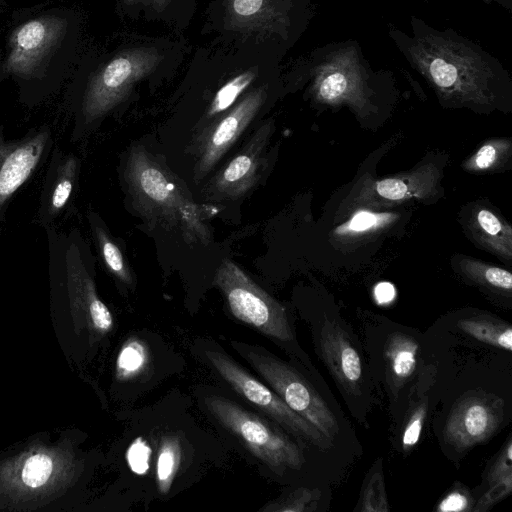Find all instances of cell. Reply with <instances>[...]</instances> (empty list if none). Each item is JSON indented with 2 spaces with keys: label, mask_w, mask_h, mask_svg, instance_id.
<instances>
[{
  "label": "cell",
  "mask_w": 512,
  "mask_h": 512,
  "mask_svg": "<svg viewBox=\"0 0 512 512\" xmlns=\"http://www.w3.org/2000/svg\"><path fill=\"white\" fill-rule=\"evenodd\" d=\"M429 410V397L418 394L410 401L402 418L397 442L402 452L411 451L419 442Z\"/></svg>",
  "instance_id": "23"
},
{
  "label": "cell",
  "mask_w": 512,
  "mask_h": 512,
  "mask_svg": "<svg viewBox=\"0 0 512 512\" xmlns=\"http://www.w3.org/2000/svg\"><path fill=\"white\" fill-rule=\"evenodd\" d=\"M159 61L156 50L136 48L114 57L100 68L72 103L71 141L87 135L126 98L137 81L156 68Z\"/></svg>",
  "instance_id": "3"
},
{
  "label": "cell",
  "mask_w": 512,
  "mask_h": 512,
  "mask_svg": "<svg viewBox=\"0 0 512 512\" xmlns=\"http://www.w3.org/2000/svg\"><path fill=\"white\" fill-rule=\"evenodd\" d=\"M512 477V439L509 435L485 473L487 486Z\"/></svg>",
  "instance_id": "30"
},
{
  "label": "cell",
  "mask_w": 512,
  "mask_h": 512,
  "mask_svg": "<svg viewBox=\"0 0 512 512\" xmlns=\"http://www.w3.org/2000/svg\"><path fill=\"white\" fill-rule=\"evenodd\" d=\"M233 13L242 20L259 19L264 12L265 0H232Z\"/></svg>",
  "instance_id": "35"
},
{
  "label": "cell",
  "mask_w": 512,
  "mask_h": 512,
  "mask_svg": "<svg viewBox=\"0 0 512 512\" xmlns=\"http://www.w3.org/2000/svg\"><path fill=\"white\" fill-rule=\"evenodd\" d=\"M202 353L211 367L238 395L269 416L286 432L320 451L333 447V443L314 425L293 411L275 391L248 373L222 349L207 344Z\"/></svg>",
  "instance_id": "7"
},
{
  "label": "cell",
  "mask_w": 512,
  "mask_h": 512,
  "mask_svg": "<svg viewBox=\"0 0 512 512\" xmlns=\"http://www.w3.org/2000/svg\"><path fill=\"white\" fill-rule=\"evenodd\" d=\"M354 511L359 512H388L390 511L382 458H378L369 469Z\"/></svg>",
  "instance_id": "24"
},
{
  "label": "cell",
  "mask_w": 512,
  "mask_h": 512,
  "mask_svg": "<svg viewBox=\"0 0 512 512\" xmlns=\"http://www.w3.org/2000/svg\"><path fill=\"white\" fill-rule=\"evenodd\" d=\"M266 99L264 87H259L237 103L207 132L194 170L195 181L205 177L230 149L263 106Z\"/></svg>",
  "instance_id": "15"
},
{
  "label": "cell",
  "mask_w": 512,
  "mask_h": 512,
  "mask_svg": "<svg viewBox=\"0 0 512 512\" xmlns=\"http://www.w3.org/2000/svg\"><path fill=\"white\" fill-rule=\"evenodd\" d=\"M144 346L136 340H129L122 347L117 358V375L128 378L138 373L146 362Z\"/></svg>",
  "instance_id": "28"
},
{
  "label": "cell",
  "mask_w": 512,
  "mask_h": 512,
  "mask_svg": "<svg viewBox=\"0 0 512 512\" xmlns=\"http://www.w3.org/2000/svg\"><path fill=\"white\" fill-rule=\"evenodd\" d=\"M348 90L346 77L339 72L325 77L318 88L319 97L326 102H336L345 97Z\"/></svg>",
  "instance_id": "32"
},
{
  "label": "cell",
  "mask_w": 512,
  "mask_h": 512,
  "mask_svg": "<svg viewBox=\"0 0 512 512\" xmlns=\"http://www.w3.org/2000/svg\"><path fill=\"white\" fill-rule=\"evenodd\" d=\"M430 73L435 84L441 88L452 87L458 77L457 69L450 63L437 58L430 65Z\"/></svg>",
  "instance_id": "34"
},
{
  "label": "cell",
  "mask_w": 512,
  "mask_h": 512,
  "mask_svg": "<svg viewBox=\"0 0 512 512\" xmlns=\"http://www.w3.org/2000/svg\"><path fill=\"white\" fill-rule=\"evenodd\" d=\"M150 456L148 443L142 438H137L127 451L129 467L136 474H144L149 468Z\"/></svg>",
  "instance_id": "33"
},
{
  "label": "cell",
  "mask_w": 512,
  "mask_h": 512,
  "mask_svg": "<svg viewBox=\"0 0 512 512\" xmlns=\"http://www.w3.org/2000/svg\"><path fill=\"white\" fill-rule=\"evenodd\" d=\"M54 145L49 125L32 128L17 139H6L0 125V227L10 203L47 163Z\"/></svg>",
  "instance_id": "9"
},
{
  "label": "cell",
  "mask_w": 512,
  "mask_h": 512,
  "mask_svg": "<svg viewBox=\"0 0 512 512\" xmlns=\"http://www.w3.org/2000/svg\"><path fill=\"white\" fill-rule=\"evenodd\" d=\"M457 267L460 273L471 282L499 294L511 295L510 271L468 256H461L457 261Z\"/></svg>",
  "instance_id": "21"
},
{
  "label": "cell",
  "mask_w": 512,
  "mask_h": 512,
  "mask_svg": "<svg viewBox=\"0 0 512 512\" xmlns=\"http://www.w3.org/2000/svg\"><path fill=\"white\" fill-rule=\"evenodd\" d=\"M442 171L434 163L383 178L365 176L352 203L356 207L381 209L408 201H428L438 196Z\"/></svg>",
  "instance_id": "11"
},
{
  "label": "cell",
  "mask_w": 512,
  "mask_h": 512,
  "mask_svg": "<svg viewBox=\"0 0 512 512\" xmlns=\"http://www.w3.org/2000/svg\"><path fill=\"white\" fill-rule=\"evenodd\" d=\"M231 346L297 414L314 425L332 443L342 433V418L307 376L265 348L232 341Z\"/></svg>",
  "instance_id": "2"
},
{
  "label": "cell",
  "mask_w": 512,
  "mask_h": 512,
  "mask_svg": "<svg viewBox=\"0 0 512 512\" xmlns=\"http://www.w3.org/2000/svg\"><path fill=\"white\" fill-rule=\"evenodd\" d=\"M466 226L482 248L506 261L512 259V227L500 215L478 206L471 212Z\"/></svg>",
  "instance_id": "17"
},
{
  "label": "cell",
  "mask_w": 512,
  "mask_h": 512,
  "mask_svg": "<svg viewBox=\"0 0 512 512\" xmlns=\"http://www.w3.org/2000/svg\"><path fill=\"white\" fill-rule=\"evenodd\" d=\"M272 130V122H266L254 133L243 149L211 179L206 190L208 198L237 199L256 184L264 149Z\"/></svg>",
  "instance_id": "16"
},
{
  "label": "cell",
  "mask_w": 512,
  "mask_h": 512,
  "mask_svg": "<svg viewBox=\"0 0 512 512\" xmlns=\"http://www.w3.org/2000/svg\"><path fill=\"white\" fill-rule=\"evenodd\" d=\"M398 215L360 208L346 222L336 227L333 237L341 243H355L375 236L392 226Z\"/></svg>",
  "instance_id": "19"
},
{
  "label": "cell",
  "mask_w": 512,
  "mask_h": 512,
  "mask_svg": "<svg viewBox=\"0 0 512 512\" xmlns=\"http://www.w3.org/2000/svg\"><path fill=\"white\" fill-rule=\"evenodd\" d=\"M395 295V289L391 283L382 282L375 287V297L379 303L390 302Z\"/></svg>",
  "instance_id": "36"
},
{
  "label": "cell",
  "mask_w": 512,
  "mask_h": 512,
  "mask_svg": "<svg viewBox=\"0 0 512 512\" xmlns=\"http://www.w3.org/2000/svg\"><path fill=\"white\" fill-rule=\"evenodd\" d=\"M204 402L222 426L275 473L298 471L305 464L301 446L280 426L267 422L221 395L207 396Z\"/></svg>",
  "instance_id": "6"
},
{
  "label": "cell",
  "mask_w": 512,
  "mask_h": 512,
  "mask_svg": "<svg viewBox=\"0 0 512 512\" xmlns=\"http://www.w3.org/2000/svg\"><path fill=\"white\" fill-rule=\"evenodd\" d=\"M475 499L471 491L459 482H456L435 507L437 512H469L473 510Z\"/></svg>",
  "instance_id": "29"
},
{
  "label": "cell",
  "mask_w": 512,
  "mask_h": 512,
  "mask_svg": "<svg viewBox=\"0 0 512 512\" xmlns=\"http://www.w3.org/2000/svg\"><path fill=\"white\" fill-rule=\"evenodd\" d=\"M512 491V477L499 481L487 488L481 497L475 501L472 512H486L494 505L505 499Z\"/></svg>",
  "instance_id": "31"
},
{
  "label": "cell",
  "mask_w": 512,
  "mask_h": 512,
  "mask_svg": "<svg viewBox=\"0 0 512 512\" xmlns=\"http://www.w3.org/2000/svg\"><path fill=\"white\" fill-rule=\"evenodd\" d=\"M64 23L56 17L31 19L12 33L3 72L26 80L38 75L41 62L59 39Z\"/></svg>",
  "instance_id": "14"
},
{
  "label": "cell",
  "mask_w": 512,
  "mask_h": 512,
  "mask_svg": "<svg viewBox=\"0 0 512 512\" xmlns=\"http://www.w3.org/2000/svg\"><path fill=\"white\" fill-rule=\"evenodd\" d=\"M128 4H143L152 7L158 11L165 8L170 0H124Z\"/></svg>",
  "instance_id": "37"
},
{
  "label": "cell",
  "mask_w": 512,
  "mask_h": 512,
  "mask_svg": "<svg viewBox=\"0 0 512 512\" xmlns=\"http://www.w3.org/2000/svg\"><path fill=\"white\" fill-rule=\"evenodd\" d=\"M123 181L135 209L165 228L180 226L188 237H209L200 211L179 180L142 145H134L123 167Z\"/></svg>",
  "instance_id": "1"
},
{
  "label": "cell",
  "mask_w": 512,
  "mask_h": 512,
  "mask_svg": "<svg viewBox=\"0 0 512 512\" xmlns=\"http://www.w3.org/2000/svg\"><path fill=\"white\" fill-rule=\"evenodd\" d=\"M371 375L377 376L391 402L398 403L405 389L421 375V345L416 334L406 328L386 331L380 344H371Z\"/></svg>",
  "instance_id": "10"
},
{
  "label": "cell",
  "mask_w": 512,
  "mask_h": 512,
  "mask_svg": "<svg viewBox=\"0 0 512 512\" xmlns=\"http://www.w3.org/2000/svg\"><path fill=\"white\" fill-rule=\"evenodd\" d=\"M87 220L92 238L104 267L117 280L126 285H130L132 283V275L128 264L119 245L108 231L102 218L96 211L89 209L87 211Z\"/></svg>",
  "instance_id": "18"
},
{
  "label": "cell",
  "mask_w": 512,
  "mask_h": 512,
  "mask_svg": "<svg viewBox=\"0 0 512 512\" xmlns=\"http://www.w3.org/2000/svg\"><path fill=\"white\" fill-rule=\"evenodd\" d=\"M511 153L512 142L510 139H489L463 162V168L470 173L492 172L506 164Z\"/></svg>",
  "instance_id": "22"
},
{
  "label": "cell",
  "mask_w": 512,
  "mask_h": 512,
  "mask_svg": "<svg viewBox=\"0 0 512 512\" xmlns=\"http://www.w3.org/2000/svg\"><path fill=\"white\" fill-rule=\"evenodd\" d=\"M314 342L351 413L359 422L366 423L371 402V373L352 330L339 318L325 314L314 326Z\"/></svg>",
  "instance_id": "5"
},
{
  "label": "cell",
  "mask_w": 512,
  "mask_h": 512,
  "mask_svg": "<svg viewBox=\"0 0 512 512\" xmlns=\"http://www.w3.org/2000/svg\"><path fill=\"white\" fill-rule=\"evenodd\" d=\"M214 281L235 318L279 342L294 343L295 335L285 307L233 261H222Z\"/></svg>",
  "instance_id": "8"
},
{
  "label": "cell",
  "mask_w": 512,
  "mask_h": 512,
  "mask_svg": "<svg viewBox=\"0 0 512 512\" xmlns=\"http://www.w3.org/2000/svg\"><path fill=\"white\" fill-rule=\"evenodd\" d=\"M181 460V446L175 436L161 439L157 451L156 480L161 494L166 495L172 485Z\"/></svg>",
  "instance_id": "25"
},
{
  "label": "cell",
  "mask_w": 512,
  "mask_h": 512,
  "mask_svg": "<svg viewBox=\"0 0 512 512\" xmlns=\"http://www.w3.org/2000/svg\"><path fill=\"white\" fill-rule=\"evenodd\" d=\"M502 420L499 401L488 395H469L455 403L450 411L444 439L456 451H466L488 440Z\"/></svg>",
  "instance_id": "13"
},
{
  "label": "cell",
  "mask_w": 512,
  "mask_h": 512,
  "mask_svg": "<svg viewBox=\"0 0 512 512\" xmlns=\"http://www.w3.org/2000/svg\"><path fill=\"white\" fill-rule=\"evenodd\" d=\"M81 160L72 152L54 145L44 176L35 222L44 230L56 223L72 206L79 187Z\"/></svg>",
  "instance_id": "12"
},
{
  "label": "cell",
  "mask_w": 512,
  "mask_h": 512,
  "mask_svg": "<svg viewBox=\"0 0 512 512\" xmlns=\"http://www.w3.org/2000/svg\"><path fill=\"white\" fill-rule=\"evenodd\" d=\"M457 329L472 339L495 348L512 351L511 325L488 314H478L461 318Z\"/></svg>",
  "instance_id": "20"
},
{
  "label": "cell",
  "mask_w": 512,
  "mask_h": 512,
  "mask_svg": "<svg viewBox=\"0 0 512 512\" xmlns=\"http://www.w3.org/2000/svg\"><path fill=\"white\" fill-rule=\"evenodd\" d=\"M76 469L69 449L32 445L0 463V495L15 504L47 500L71 483Z\"/></svg>",
  "instance_id": "4"
},
{
  "label": "cell",
  "mask_w": 512,
  "mask_h": 512,
  "mask_svg": "<svg viewBox=\"0 0 512 512\" xmlns=\"http://www.w3.org/2000/svg\"><path fill=\"white\" fill-rule=\"evenodd\" d=\"M321 491L300 487L266 505L262 510L271 512H311L317 510Z\"/></svg>",
  "instance_id": "26"
},
{
  "label": "cell",
  "mask_w": 512,
  "mask_h": 512,
  "mask_svg": "<svg viewBox=\"0 0 512 512\" xmlns=\"http://www.w3.org/2000/svg\"><path fill=\"white\" fill-rule=\"evenodd\" d=\"M255 78L256 72L249 70L228 81L214 96L207 115L215 116L229 108Z\"/></svg>",
  "instance_id": "27"
}]
</instances>
